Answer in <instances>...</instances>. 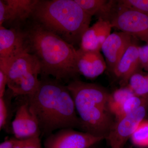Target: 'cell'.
I'll use <instances>...</instances> for the list:
<instances>
[{"mask_svg": "<svg viewBox=\"0 0 148 148\" xmlns=\"http://www.w3.org/2000/svg\"><path fill=\"white\" fill-rule=\"evenodd\" d=\"M38 123L41 136L64 128L82 131V125L67 84L50 77H41L36 90L24 96Z\"/></svg>", "mask_w": 148, "mask_h": 148, "instance_id": "cell-1", "label": "cell"}, {"mask_svg": "<svg viewBox=\"0 0 148 148\" xmlns=\"http://www.w3.org/2000/svg\"><path fill=\"white\" fill-rule=\"evenodd\" d=\"M28 53L36 56L41 77H52L67 84L79 75L73 46L29 19L22 27Z\"/></svg>", "mask_w": 148, "mask_h": 148, "instance_id": "cell-2", "label": "cell"}, {"mask_svg": "<svg viewBox=\"0 0 148 148\" xmlns=\"http://www.w3.org/2000/svg\"><path fill=\"white\" fill-rule=\"evenodd\" d=\"M91 18L75 0H37L30 19L74 46L80 45Z\"/></svg>", "mask_w": 148, "mask_h": 148, "instance_id": "cell-3", "label": "cell"}, {"mask_svg": "<svg viewBox=\"0 0 148 148\" xmlns=\"http://www.w3.org/2000/svg\"><path fill=\"white\" fill-rule=\"evenodd\" d=\"M73 99L82 131L107 139L115 121L110 110V93L100 86L74 80L67 84Z\"/></svg>", "mask_w": 148, "mask_h": 148, "instance_id": "cell-4", "label": "cell"}, {"mask_svg": "<svg viewBox=\"0 0 148 148\" xmlns=\"http://www.w3.org/2000/svg\"><path fill=\"white\" fill-rule=\"evenodd\" d=\"M6 75L7 86L14 96L21 97L32 94L36 89L40 75L39 62L36 56L25 53L16 57L5 68H0Z\"/></svg>", "mask_w": 148, "mask_h": 148, "instance_id": "cell-5", "label": "cell"}, {"mask_svg": "<svg viewBox=\"0 0 148 148\" xmlns=\"http://www.w3.org/2000/svg\"><path fill=\"white\" fill-rule=\"evenodd\" d=\"M113 3L105 17L113 28L148 43V16L118 4L114 10Z\"/></svg>", "mask_w": 148, "mask_h": 148, "instance_id": "cell-6", "label": "cell"}, {"mask_svg": "<svg viewBox=\"0 0 148 148\" xmlns=\"http://www.w3.org/2000/svg\"><path fill=\"white\" fill-rule=\"evenodd\" d=\"M103 140L88 132L64 128L45 138L44 148H89Z\"/></svg>", "mask_w": 148, "mask_h": 148, "instance_id": "cell-7", "label": "cell"}, {"mask_svg": "<svg viewBox=\"0 0 148 148\" xmlns=\"http://www.w3.org/2000/svg\"><path fill=\"white\" fill-rule=\"evenodd\" d=\"M147 103L131 113L115 120L106 140L110 148H123L147 114Z\"/></svg>", "mask_w": 148, "mask_h": 148, "instance_id": "cell-8", "label": "cell"}, {"mask_svg": "<svg viewBox=\"0 0 148 148\" xmlns=\"http://www.w3.org/2000/svg\"><path fill=\"white\" fill-rule=\"evenodd\" d=\"M37 0H0V27L22 28L31 18Z\"/></svg>", "mask_w": 148, "mask_h": 148, "instance_id": "cell-9", "label": "cell"}, {"mask_svg": "<svg viewBox=\"0 0 148 148\" xmlns=\"http://www.w3.org/2000/svg\"><path fill=\"white\" fill-rule=\"evenodd\" d=\"M28 53L22 28L0 27V68H4L16 57Z\"/></svg>", "mask_w": 148, "mask_h": 148, "instance_id": "cell-10", "label": "cell"}, {"mask_svg": "<svg viewBox=\"0 0 148 148\" xmlns=\"http://www.w3.org/2000/svg\"><path fill=\"white\" fill-rule=\"evenodd\" d=\"M24 101L17 106L11 128L14 137L17 139H25L41 136L38 123L30 109L29 104Z\"/></svg>", "mask_w": 148, "mask_h": 148, "instance_id": "cell-11", "label": "cell"}, {"mask_svg": "<svg viewBox=\"0 0 148 148\" xmlns=\"http://www.w3.org/2000/svg\"><path fill=\"white\" fill-rule=\"evenodd\" d=\"M133 37L123 32L112 33L103 44V51L107 66L112 71L120 59L131 45Z\"/></svg>", "mask_w": 148, "mask_h": 148, "instance_id": "cell-12", "label": "cell"}, {"mask_svg": "<svg viewBox=\"0 0 148 148\" xmlns=\"http://www.w3.org/2000/svg\"><path fill=\"white\" fill-rule=\"evenodd\" d=\"M77 67L80 75L92 79L101 75L107 66L100 51L77 49Z\"/></svg>", "mask_w": 148, "mask_h": 148, "instance_id": "cell-13", "label": "cell"}, {"mask_svg": "<svg viewBox=\"0 0 148 148\" xmlns=\"http://www.w3.org/2000/svg\"><path fill=\"white\" fill-rule=\"evenodd\" d=\"M112 28L108 20L100 17L83 35L79 48L86 51H100L103 44L110 35Z\"/></svg>", "mask_w": 148, "mask_h": 148, "instance_id": "cell-14", "label": "cell"}, {"mask_svg": "<svg viewBox=\"0 0 148 148\" xmlns=\"http://www.w3.org/2000/svg\"><path fill=\"white\" fill-rule=\"evenodd\" d=\"M139 66V47L132 42L112 72L124 86L128 84L130 77L137 73Z\"/></svg>", "mask_w": 148, "mask_h": 148, "instance_id": "cell-15", "label": "cell"}, {"mask_svg": "<svg viewBox=\"0 0 148 148\" xmlns=\"http://www.w3.org/2000/svg\"><path fill=\"white\" fill-rule=\"evenodd\" d=\"M14 97L12 91L8 89L6 90L3 97L0 98V130L4 129L9 131L10 125L13 114L12 98Z\"/></svg>", "mask_w": 148, "mask_h": 148, "instance_id": "cell-16", "label": "cell"}, {"mask_svg": "<svg viewBox=\"0 0 148 148\" xmlns=\"http://www.w3.org/2000/svg\"><path fill=\"white\" fill-rule=\"evenodd\" d=\"M75 1L86 13L91 16L98 14L103 15L109 9L111 3V1L108 2L106 0H75Z\"/></svg>", "mask_w": 148, "mask_h": 148, "instance_id": "cell-17", "label": "cell"}, {"mask_svg": "<svg viewBox=\"0 0 148 148\" xmlns=\"http://www.w3.org/2000/svg\"><path fill=\"white\" fill-rule=\"evenodd\" d=\"M147 102L145 97L135 95L130 97L114 112L115 120L119 119L131 113Z\"/></svg>", "mask_w": 148, "mask_h": 148, "instance_id": "cell-18", "label": "cell"}, {"mask_svg": "<svg viewBox=\"0 0 148 148\" xmlns=\"http://www.w3.org/2000/svg\"><path fill=\"white\" fill-rule=\"evenodd\" d=\"M128 86L134 94L140 97H145L148 94V76L136 73L130 77Z\"/></svg>", "mask_w": 148, "mask_h": 148, "instance_id": "cell-19", "label": "cell"}, {"mask_svg": "<svg viewBox=\"0 0 148 148\" xmlns=\"http://www.w3.org/2000/svg\"><path fill=\"white\" fill-rule=\"evenodd\" d=\"M135 95L134 92L128 86L121 88L110 94L109 105L110 110L113 114L114 112L128 98Z\"/></svg>", "mask_w": 148, "mask_h": 148, "instance_id": "cell-20", "label": "cell"}, {"mask_svg": "<svg viewBox=\"0 0 148 148\" xmlns=\"http://www.w3.org/2000/svg\"><path fill=\"white\" fill-rule=\"evenodd\" d=\"M133 144L139 147H148V121L143 120L131 137Z\"/></svg>", "mask_w": 148, "mask_h": 148, "instance_id": "cell-21", "label": "cell"}, {"mask_svg": "<svg viewBox=\"0 0 148 148\" xmlns=\"http://www.w3.org/2000/svg\"><path fill=\"white\" fill-rule=\"evenodd\" d=\"M119 4L124 7L139 12L148 16V0H121Z\"/></svg>", "mask_w": 148, "mask_h": 148, "instance_id": "cell-22", "label": "cell"}, {"mask_svg": "<svg viewBox=\"0 0 148 148\" xmlns=\"http://www.w3.org/2000/svg\"><path fill=\"white\" fill-rule=\"evenodd\" d=\"M140 66L148 71V45L139 47Z\"/></svg>", "mask_w": 148, "mask_h": 148, "instance_id": "cell-23", "label": "cell"}, {"mask_svg": "<svg viewBox=\"0 0 148 148\" xmlns=\"http://www.w3.org/2000/svg\"><path fill=\"white\" fill-rule=\"evenodd\" d=\"M40 136L25 139L22 148H44L42 146Z\"/></svg>", "mask_w": 148, "mask_h": 148, "instance_id": "cell-24", "label": "cell"}, {"mask_svg": "<svg viewBox=\"0 0 148 148\" xmlns=\"http://www.w3.org/2000/svg\"><path fill=\"white\" fill-rule=\"evenodd\" d=\"M8 84L6 75L0 70V98L3 97L6 92V86Z\"/></svg>", "mask_w": 148, "mask_h": 148, "instance_id": "cell-25", "label": "cell"}, {"mask_svg": "<svg viewBox=\"0 0 148 148\" xmlns=\"http://www.w3.org/2000/svg\"><path fill=\"white\" fill-rule=\"evenodd\" d=\"M17 140L15 138L5 140L0 144V148H13Z\"/></svg>", "mask_w": 148, "mask_h": 148, "instance_id": "cell-26", "label": "cell"}, {"mask_svg": "<svg viewBox=\"0 0 148 148\" xmlns=\"http://www.w3.org/2000/svg\"><path fill=\"white\" fill-rule=\"evenodd\" d=\"M24 139H17L13 148H22L24 145Z\"/></svg>", "mask_w": 148, "mask_h": 148, "instance_id": "cell-27", "label": "cell"}, {"mask_svg": "<svg viewBox=\"0 0 148 148\" xmlns=\"http://www.w3.org/2000/svg\"><path fill=\"white\" fill-rule=\"evenodd\" d=\"M96 145H95L92 146V147H90L89 148H97V147H96Z\"/></svg>", "mask_w": 148, "mask_h": 148, "instance_id": "cell-28", "label": "cell"}, {"mask_svg": "<svg viewBox=\"0 0 148 148\" xmlns=\"http://www.w3.org/2000/svg\"><path fill=\"white\" fill-rule=\"evenodd\" d=\"M147 45H148V43H147Z\"/></svg>", "mask_w": 148, "mask_h": 148, "instance_id": "cell-29", "label": "cell"}, {"mask_svg": "<svg viewBox=\"0 0 148 148\" xmlns=\"http://www.w3.org/2000/svg\"></svg>", "mask_w": 148, "mask_h": 148, "instance_id": "cell-30", "label": "cell"}]
</instances>
